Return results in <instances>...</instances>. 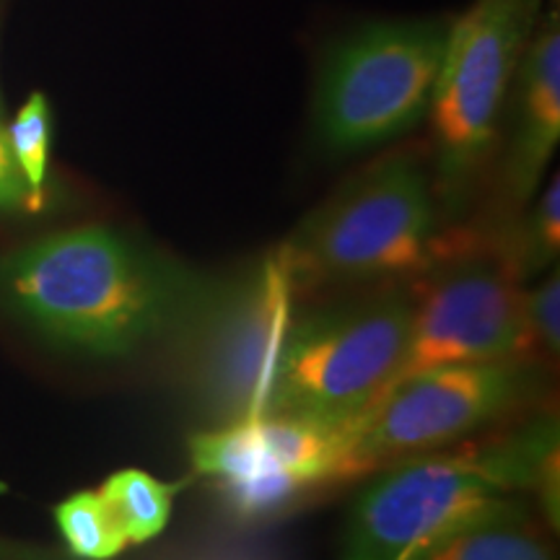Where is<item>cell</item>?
<instances>
[{"instance_id": "7c38bea8", "label": "cell", "mask_w": 560, "mask_h": 560, "mask_svg": "<svg viewBox=\"0 0 560 560\" xmlns=\"http://www.w3.org/2000/svg\"><path fill=\"white\" fill-rule=\"evenodd\" d=\"M420 560H556L550 545L522 520L520 509L501 511L459 529Z\"/></svg>"}, {"instance_id": "9a60e30c", "label": "cell", "mask_w": 560, "mask_h": 560, "mask_svg": "<svg viewBox=\"0 0 560 560\" xmlns=\"http://www.w3.org/2000/svg\"><path fill=\"white\" fill-rule=\"evenodd\" d=\"M9 145L21 177L30 190V210H39L45 202V179H47V161H50V102L45 94L34 91L19 115L9 125Z\"/></svg>"}, {"instance_id": "6da1fadb", "label": "cell", "mask_w": 560, "mask_h": 560, "mask_svg": "<svg viewBox=\"0 0 560 560\" xmlns=\"http://www.w3.org/2000/svg\"><path fill=\"white\" fill-rule=\"evenodd\" d=\"M219 289L107 226L45 236L0 260V299L58 346L130 355L190 338Z\"/></svg>"}, {"instance_id": "ba28073f", "label": "cell", "mask_w": 560, "mask_h": 560, "mask_svg": "<svg viewBox=\"0 0 560 560\" xmlns=\"http://www.w3.org/2000/svg\"><path fill=\"white\" fill-rule=\"evenodd\" d=\"M524 384L527 371L520 361L441 366L402 380L350 433L335 480L454 444L509 410Z\"/></svg>"}, {"instance_id": "5bb4252c", "label": "cell", "mask_w": 560, "mask_h": 560, "mask_svg": "<svg viewBox=\"0 0 560 560\" xmlns=\"http://www.w3.org/2000/svg\"><path fill=\"white\" fill-rule=\"evenodd\" d=\"M55 522L70 552L83 560H109L130 545L115 509L100 490L70 495L55 509Z\"/></svg>"}, {"instance_id": "277c9868", "label": "cell", "mask_w": 560, "mask_h": 560, "mask_svg": "<svg viewBox=\"0 0 560 560\" xmlns=\"http://www.w3.org/2000/svg\"><path fill=\"white\" fill-rule=\"evenodd\" d=\"M410 325L412 299L397 291L291 322L268 416L353 433L395 387Z\"/></svg>"}, {"instance_id": "ac0fdd59", "label": "cell", "mask_w": 560, "mask_h": 560, "mask_svg": "<svg viewBox=\"0 0 560 560\" xmlns=\"http://www.w3.org/2000/svg\"><path fill=\"white\" fill-rule=\"evenodd\" d=\"M16 206L30 208V190H26V182L21 177L16 159L11 153L9 132L0 125V208Z\"/></svg>"}, {"instance_id": "2e32d148", "label": "cell", "mask_w": 560, "mask_h": 560, "mask_svg": "<svg viewBox=\"0 0 560 560\" xmlns=\"http://www.w3.org/2000/svg\"><path fill=\"white\" fill-rule=\"evenodd\" d=\"M560 249V177L552 174L550 185L545 187L537 206L532 208L527 226L520 236V252L514 260L522 270H540L558 260Z\"/></svg>"}, {"instance_id": "8fae6325", "label": "cell", "mask_w": 560, "mask_h": 560, "mask_svg": "<svg viewBox=\"0 0 560 560\" xmlns=\"http://www.w3.org/2000/svg\"><path fill=\"white\" fill-rule=\"evenodd\" d=\"M514 132L506 159V195H535L560 140V19L542 13L514 79Z\"/></svg>"}, {"instance_id": "4fadbf2b", "label": "cell", "mask_w": 560, "mask_h": 560, "mask_svg": "<svg viewBox=\"0 0 560 560\" xmlns=\"http://www.w3.org/2000/svg\"><path fill=\"white\" fill-rule=\"evenodd\" d=\"M182 482H164L143 470H122L107 478L100 493L115 509L130 545H143L164 532Z\"/></svg>"}, {"instance_id": "e0dca14e", "label": "cell", "mask_w": 560, "mask_h": 560, "mask_svg": "<svg viewBox=\"0 0 560 560\" xmlns=\"http://www.w3.org/2000/svg\"><path fill=\"white\" fill-rule=\"evenodd\" d=\"M524 322L529 346L556 359L560 350V276L552 270L537 289L524 293Z\"/></svg>"}, {"instance_id": "8992f818", "label": "cell", "mask_w": 560, "mask_h": 560, "mask_svg": "<svg viewBox=\"0 0 560 560\" xmlns=\"http://www.w3.org/2000/svg\"><path fill=\"white\" fill-rule=\"evenodd\" d=\"M542 0H475L454 19L433 89L429 120L436 190L459 198L495 149L503 107Z\"/></svg>"}, {"instance_id": "30bf717a", "label": "cell", "mask_w": 560, "mask_h": 560, "mask_svg": "<svg viewBox=\"0 0 560 560\" xmlns=\"http://www.w3.org/2000/svg\"><path fill=\"white\" fill-rule=\"evenodd\" d=\"M532 350L524 293L509 265L462 262L412 299L408 350L397 382L441 366L522 361Z\"/></svg>"}, {"instance_id": "52a82bcc", "label": "cell", "mask_w": 560, "mask_h": 560, "mask_svg": "<svg viewBox=\"0 0 560 560\" xmlns=\"http://www.w3.org/2000/svg\"><path fill=\"white\" fill-rule=\"evenodd\" d=\"M293 289L283 255L272 252L252 276L219 289L192 330L195 392L221 425L268 416Z\"/></svg>"}, {"instance_id": "5b68a950", "label": "cell", "mask_w": 560, "mask_h": 560, "mask_svg": "<svg viewBox=\"0 0 560 560\" xmlns=\"http://www.w3.org/2000/svg\"><path fill=\"white\" fill-rule=\"evenodd\" d=\"M450 24L444 19L382 21L335 45L314 96V132L322 149H371L429 117Z\"/></svg>"}, {"instance_id": "3957f363", "label": "cell", "mask_w": 560, "mask_h": 560, "mask_svg": "<svg viewBox=\"0 0 560 560\" xmlns=\"http://www.w3.org/2000/svg\"><path fill=\"white\" fill-rule=\"evenodd\" d=\"M280 255L293 285L429 270L439 255L429 172L405 153L380 161L314 210Z\"/></svg>"}, {"instance_id": "9c48e42d", "label": "cell", "mask_w": 560, "mask_h": 560, "mask_svg": "<svg viewBox=\"0 0 560 560\" xmlns=\"http://www.w3.org/2000/svg\"><path fill=\"white\" fill-rule=\"evenodd\" d=\"M350 433L299 416H260L195 433V472L213 480L236 520L262 522L338 478Z\"/></svg>"}, {"instance_id": "7a4b0ae2", "label": "cell", "mask_w": 560, "mask_h": 560, "mask_svg": "<svg viewBox=\"0 0 560 560\" xmlns=\"http://www.w3.org/2000/svg\"><path fill=\"white\" fill-rule=\"evenodd\" d=\"M540 488L558 511V423L454 452H423L382 467L348 516L340 560H420L446 537L514 509L509 495Z\"/></svg>"}]
</instances>
